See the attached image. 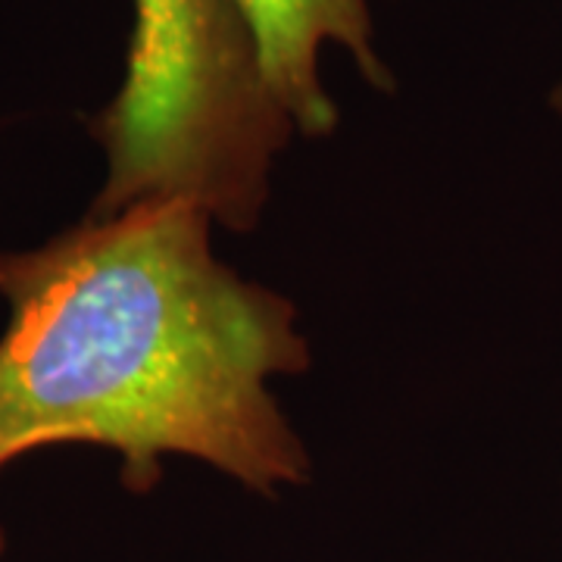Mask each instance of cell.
<instances>
[{
	"mask_svg": "<svg viewBox=\"0 0 562 562\" xmlns=\"http://www.w3.org/2000/svg\"><path fill=\"white\" fill-rule=\"evenodd\" d=\"M213 216L138 201L0 254V469L54 443H98L147 491L162 457L210 462L250 491L310 479L269 391L310 366L297 306L216 260Z\"/></svg>",
	"mask_w": 562,
	"mask_h": 562,
	"instance_id": "cell-1",
	"label": "cell"
},
{
	"mask_svg": "<svg viewBox=\"0 0 562 562\" xmlns=\"http://www.w3.org/2000/svg\"><path fill=\"white\" fill-rule=\"evenodd\" d=\"M120 91L91 120L106 181L88 216L138 201H191L250 232L294 125L269 91L235 0H132Z\"/></svg>",
	"mask_w": 562,
	"mask_h": 562,
	"instance_id": "cell-2",
	"label": "cell"
},
{
	"mask_svg": "<svg viewBox=\"0 0 562 562\" xmlns=\"http://www.w3.org/2000/svg\"><path fill=\"white\" fill-rule=\"evenodd\" d=\"M250 25L269 91L297 135L322 138L338 125V106L322 81V50L344 47L362 81L391 94L397 81L375 47L372 0H235Z\"/></svg>",
	"mask_w": 562,
	"mask_h": 562,
	"instance_id": "cell-3",
	"label": "cell"
},
{
	"mask_svg": "<svg viewBox=\"0 0 562 562\" xmlns=\"http://www.w3.org/2000/svg\"><path fill=\"white\" fill-rule=\"evenodd\" d=\"M550 106H553V110H557V113L562 116V79H560V85L550 91Z\"/></svg>",
	"mask_w": 562,
	"mask_h": 562,
	"instance_id": "cell-4",
	"label": "cell"
},
{
	"mask_svg": "<svg viewBox=\"0 0 562 562\" xmlns=\"http://www.w3.org/2000/svg\"><path fill=\"white\" fill-rule=\"evenodd\" d=\"M0 557H3V531H0Z\"/></svg>",
	"mask_w": 562,
	"mask_h": 562,
	"instance_id": "cell-5",
	"label": "cell"
}]
</instances>
